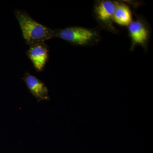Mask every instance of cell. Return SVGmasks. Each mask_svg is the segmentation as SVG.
I'll return each instance as SVG.
<instances>
[{
	"instance_id": "obj_3",
	"label": "cell",
	"mask_w": 153,
	"mask_h": 153,
	"mask_svg": "<svg viewBox=\"0 0 153 153\" xmlns=\"http://www.w3.org/2000/svg\"><path fill=\"white\" fill-rule=\"evenodd\" d=\"M117 2L111 1H99L94 5V16L102 27L113 33H117L113 22Z\"/></svg>"
},
{
	"instance_id": "obj_6",
	"label": "cell",
	"mask_w": 153,
	"mask_h": 153,
	"mask_svg": "<svg viewBox=\"0 0 153 153\" xmlns=\"http://www.w3.org/2000/svg\"><path fill=\"white\" fill-rule=\"evenodd\" d=\"M28 90L38 102L50 100L49 91L43 81L26 71L22 78Z\"/></svg>"
},
{
	"instance_id": "obj_5",
	"label": "cell",
	"mask_w": 153,
	"mask_h": 153,
	"mask_svg": "<svg viewBox=\"0 0 153 153\" xmlns=\"http://www.w3.org/2000/svg\"><path fill=\"white\" fill-rule=\"evenodd\" d=\"M29 46L27 52L28 57L33 63L36 71H43L49 58V47L45 42L32 44Z\"/></svg>"
},
{
	"instance_id": "obj_7",
	"label": "cell",
	"mask_w": 153,
	"mask_h": 153,
	"mask_svg": "<svg viewBox=\"0 0 153 153\" xmlns=\"http://www.w3.org/2000/svg\"><path fill=\"white\" fill-rule=\"evenodd\" d=\"M113 20L120 26H128L132 22L131 11L129 6L117 2Z\"/></svg>"
},
{
	"instance_id": "obj_4",
	"label": "cell",
	"mask_w": 153,
	"mask_h": 153,
	"mask_svg": "<svg viewBox=\"0 0 153 153\" xmlns=\"http://www.w3.org/2000/svg\"><path fill=\"white\" fill-rule=\"evenodd\" d=\"M129 35L131 40V50H134L136 47L141 46L146 49L149 39V28L145 20L137 18L132 22L128 26Z\"/></svg>"
},
{
	"instance_id": "obj_1",
	"label": "cell",
	"mask_w": 153,
	"mask_h": 153,
	"mask_svg": "<svg viewBox=\"0 0 153 153\" xmlns=\"http://www.w3.org/2000/svg\"><path fill=\"white\" fill-rule=\"evenodd\" d=\"M15 16L19 22L22 36L29 46L54 38L55 31L36 22L26 11L16 10Z\"/></svg>"
},
{
	"instance_id": "obj_2",
	"label": "cell",
	"mask_w": 153,
	"mask_h": 153,
	"mask_svg": "<svg viewBox=\"0 0 153 153\" xmlns=\"http://www.w3.org/2000/svg\"><path fill=\"white\" fill-rule=\"evenodd\" d=\"M54 38H60L74 45L87 46L100 41V36L97 30L83 27H71L54 30Z\"/></svg>"
}]
</instances>
